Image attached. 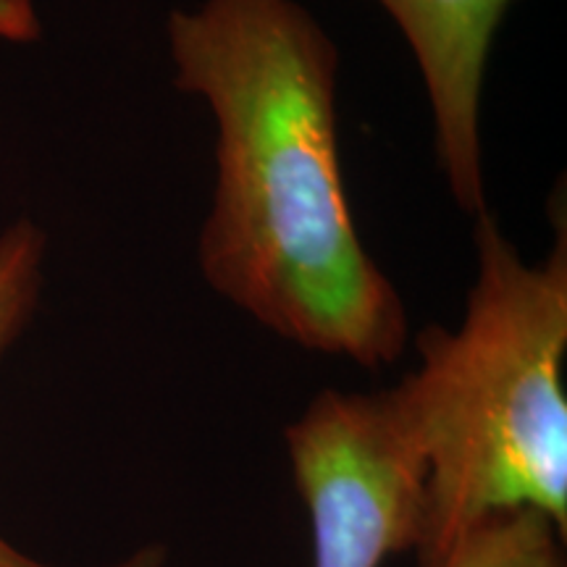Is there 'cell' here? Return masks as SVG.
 I'll list each match as a JSON object with an SVG mask.
<instances>
[{
  "mask_svg": "<svg viewBox=\"0 0 567 567\" xmlns=\"http://www.w3.org/2000/svg\"><path fill=\"white\" fill-rule=\"evenodd\" d=\"M166 32L174 84L216 124L203 279L302 350L394 363L410 339L408 308L352 218L334 40L300 0H203L172 11Z\"/></svg>",
  "mask_w": 567,
  "mask_h": 567,
  "instance_id": "obj_1",
  "label": "cell"
},
{
  "mask_svg": "<svg viewBox=\"0 0 567 567\" xmlns=\"http://www.w3.org/2000/svg\"><path fill=\"white\" fill-rule=\"evenodd\" d=\"M405 38L421 71L434 151L452 200L486 213L481 101L488 55L515 0H375Z\"/></svg>",
  "mask_w": 567,
  "mask_h": 567,
  "instance_id": "obj_4",
  "label": "cell"
},
{
  "mask_svg": "<svg viewBox=\"0 0 567 567\" xmlns=\"http://www.w3.org/2000/svg\"><path fill=\"white\" fill-rule=\"evenodd\" d=\"M40 38L34 0H0V40L32 42Z\"/></svg>",
  "mask_w": 567,
  "mask_h": 567,
  "instance_id": "obj_7",
  "label": "cell"
},
{
  "mask_svg": "<svg viewBox=\"0 0 567 567\" xmlns=\"http://www.w3.org/2000/svg\"><path fill=\"white\" fill-rule=\"evenodd\" d=\"M528 264L492 213L476 221V279L457 329L425 326L421 363L392 386L423 457L417 563L513 513L567 530V229Z\"/></svg>",
  "mask_w": 567,
  "mask_h": 567,
  "instance_id": "obj_2",
  "label": "cell"
},
{
  "mask_svg": "<svg viewBox=\"0 0 567 567\" xmlns=\"http://www.w3.org/2000/svg\"><path fill=\"white\" fill-rule=\"evenodd\" d=\"M287 450L310 515L313 567H381L415 551L423 457L392 389H326L287 429Z\"/></svg>",
  "mask_w": 567,
  "mask_h": 567,
  "instance_id": "obj_3",
  "label": "cell"
},
{
  "mask_svg": "<svg viewBox=\"0 0 567 567\" xmlns=\"http://www.w3.org/2000/svg\"><path fill=\"white\" fill-rule=\"evenodd\" d=\"M563 542L549 517L526 509L465 530L431 567H565Z\"/></svg>",
  "mask_w": 567,
  "mask_h": 567,
  "instance_id": "obj_6",
  "label": "cell"
},
{
  "mask_svg": "<svg viewBox=\"0 0 567 567\" xmlns=\"http://www.w3.org/2000/svg\"><path fill=\"white\" fill-rule=\"evenodd\" d=\"M45 234L38 224L17 221L0 234V354L13 344L38 308L45 264ZM0 567H51L34 563L0 538ZM111 567H163V549L145 547Z\"/></svg>",
  "mask_w": 567,
  "mask_h": 567,
  "instance_id": "obj_5",
  "label": "cell"
}]
</instances>
